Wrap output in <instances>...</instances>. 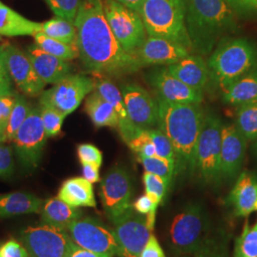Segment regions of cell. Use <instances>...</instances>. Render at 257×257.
<instances>
[{"instance_id": "obj_1", "label": "cell", "mask_w": 257, "mask_h": 257, "mask_svg": "<svg viewBox=\"0 0 257 257\" xmlns=\"http://www.w3.org/2000/svg\"><path fill=\"white\" fill-rule=\"evenodd\" d=\"M74 24L78 57L88 71L119 77L142 68L139 59L126 53L113 36L102 0H81Z\"/></svg>"}, {"instance_id": "obj_2", "label": "cell", "mask_w": 257, "mask_h": 257, "mask_svg": "<svg viewBox=\"0 0 257 257\" xmlns=\"http://www.w3.org/2000/svg\"><path fill=\"white\" fill-rule=\"evenodd\" d=\"M157 128L170 139L175 153V175L193 174L195 148L205 117L200 104L174 103L157 97Z\"/></svg>"}, {"instance_id": "obj_3", "label": "cell", "mask_w": 257, "mask_h": 257, "mask_svg": "<svg viewBox=\"0 0 257 257\" xmlns=\"http://www.w3.org/2000/svg\"><path fill=\"white\" fill-rule=\"evenodd\" d=\"M185 23L193 51L211 55L226 36L237 30V14L224 0H184Z\"/></svg>"}, {"instance_id": "obj_4", "label": "cell", "mask_w": 257, "mask_h": 257, "mask_svg": "<svg viewBox=\"0 0 257 257\" xmlns=\"http://www.w3.org/2000/svg\"><path fill=\"white\" fill-rule=\"evenodd\" d=\"M207 64L212 85L224 92L239 78L257 70V48L247 38L226 37Z\"/></svg>"}, {"instance_id": "obj_5", "label": "cell", "mask_w": 257, "mask_h": 257, "mask_svg": "<svg viewBox=\"0 0 257 257\" xmlns=\"http://www.w3.org/2000/svg\"><path fill=\"white\" fill-rule=\"evenodd\" d=\"M139 15L148 37L169 39L193 51L185 23L184 0H145Z\"/></svg>"}, {"instance_id": "obj_6", "label": "cell", "mask_w": 257, "mask_h": 257, "mask_svg": "<svg viewBox=\"0 0 257 257\" xmlns=\"http://www.w3.org/2000/svg\"><path fill=\"white\" fill-rule=\"evenodd\" d=\"M172 249L179 255H193L211 238V219L199 203H190L179 211L169 229Z\"/></svg>"}, {"instance_id": "obj_7", "label": "cell", "mask_w": 257, "mask_h": 257, "mask_svg": "<svg viewBox=\"0 0 257 257\" xmlns=\"http://www.w3.org/2000/svg\"><path fill=\"white\" fill-rule=\"evenodd\" d=\"M221 120L213 114L205 115L194 156L193 174L205 183L220 181V156L222 143Z\"/></svg>"}, {"instance_id": "obj_8", "label": "cell", "mask_w": 257, "mask_h": 257, "mask_svg": "<svg viewBox=\"0 0 257 257\" xmlns=\"http://www.w3.org/2000/svg\"><path fill=\"white\" fill-rule=\"evenodd\" d=\"M105 17L113 36L128 55L138 58L147 39V32L139 13L115 0H102Z\"/></svg>"}, {"instance_id": "obj_9", "label": "cell", "mask_w": 257, "mask_h": 257, "mask_svg": "<svg viewBox=\"0 0 257 257\" xmlns=\"http://www.w3.org/2000/svg\"><path fill=\"white\" fill-rule=\"evenodd\" d=\"M47 139L40 107L32 108L27 119L12 141L19 164L24 171L32 172L38 168Z\"/></svg>"}, {"instance_id": "obj_10", "label": "cell", "mask_w": 257, "mask_h": 257, "mask_svg": "<svg viewBox=\"0 0 257 257\" xmlns=\"http://www.w3.org/2000/svg\"><path fill=\"white\" fill-rule=\"evenodd\" d=\"M68 232L77 246L102 256L122 257L114 230L96 218L81 216L70 225Z\"/></svg>"}, {"instance_id": "obj_11", "label": "cell", "mask_w": 257, "mask_h": 257, "mask_svg": "<svg viewBox=\"0 0 257 257\" xmlns=\"http://www.w3.org/2000/svg\"><path fill=\"white\" fill-rule=\"evenodd\" d=\"M30 257H67L74 242L68 230L41 223L21 232Z\"/></svg>"}, {"instance_id": "obj_12", "label": "cell", "mask_w": 257, "mask_h": 257, "mask_svg": "<svg viewBox=\"0 0 257 257\" xmlns=\"http://www.w3.org/2000/svg\"><path fill=\"white\" fill-rule=\"evenodd\" d=\"M99 195L104 211L113 223L133 207V184L127 170L115 166L102 178Z\"/></svg>"}, {"instance_id": "obj_13", "label": "cell", "mask_w": 257, "mask_h": 257, "mask_svg": "<svg viewBox=\"0 0 257 257\" xmlns=\"http://www.w3.org/2000/svg\"><path fill=\"white\" fill-rule=\"evenodd\" d=\"M94 89L95 81L92 78L83 74H70L53 88L44 90L39 95V103L50 105L69 115Z\"/></svg>"}, {"instance_id": "obj_14", "label": "cell", "mask_w": 257, "mask_h": 257, "mask_svg": "<svg viewBox=\"0 0 257 257\" xmlns=\"http://www.w3.org/2000/svg\"><path fill=\"white\" fill-rule=\"evenodd\" d=\"M113 230L122 250V257H140L152 230L146 215L135 210L134 205L113 223Z\"/></svg>"}, {"instance_id": "obj_15", "label": "cell", "mask_w": 257, "mask_h": 257, "mask_svg": "<svg viewBox=\"0 0 257 257\" xmlns=\"http://www.w3.org/2000/svg\"><path fill=\"white\" fill-rule=\"evenodd\" d=\"M121 93L131 121L139 128H155L159 122L157 99L138 84L122 86Z\"/></svg>"}, {"instance_id": "obj_16", "label": "cell", "mask_w": 257, "mask_h": 257, "mask_svg": "<svg viewBox=\"0 0 257 257\" xmlns=\"http://www.w3.org/2000/svg\"><path fill=\"white\" fill-rule=\"evenodd\" d=\"M10 76L21 92L29 96H38L45 90L26 52L8 43L3 44Z\"/></svg>"}, {"instance_id": "obj_17", "label": "cell", "mask_w": 257, "mask_h": 257, "mask_svg": "<svg viewBox=\"0 0 257 257\" xmlns=\"http://www.w3.org/2000/svg\"><path fill=\"white\" fill-rule=\"evenodd\" d=\"M248 139L239 131L235 124L222 125L220 178L232 179L238 175L243 165Z\"/></svg>"}, {"instance_id": "obj_18", "label": "cell", "mask_w": 257, "mask_h": 257, "mask_svg": "<svg viewBox=\"0 0 257 257\" xmlns=\"http://www.w3.org/2000/svg\"><path fill=\"white\" fill-rule=\"evenodd\" d=\"M148 82L157 93V97L174 103L200 104L203 92L189 87L170 74L166 68L152 71L147 76Z\"/></svg>"}, {"instance_id": "obj_19", "label": "cell", "mask_w": 257, "mask_h": 257, "mask_svg": "<svg viewBox=\"0 0 257 257\" xmlns=\"http://www.w3.org/2000/svg\"><path fill=\"white\" fill-rule=\"evenodd\" d=\"M190 55V50L172 40L161 37H148L138 53V58L143 66L172 65Z\"/></svg>"}, {"instance_id": "obj_20", "label": "cell", "mask_w": 257, "mask_h": 257, "mask_svg": "<svg viewBox=\"0 0 257 257\" xmlns=\"http://www.w3.org/2000/svg\"><path fill=\"white\" fill-rule=\"evenodd\" d=\"M26 54L38 76L46 85H55L71 74L72 68L69 61L50 55L35 43L27 47Z\"/></svg>"}, {"instance_id": "obj_21", "label": "cell", "mask_w": 257, "mask_h": 257, "mask_svg": "<svg viewBox=\"0 0 257 257\" xmlns=\"http://www.w3.org/2000/svg\"><path fill=\"white\" fill-rule=\"evenodd\" d=\"M228 202L236 216L247 217L255 211L257 203V175L244 171L239 175L231 192L228 196Z\"/></svg>"}, {"instance_id": "obj_22", "label": "cell", "mask_w": 257, "mask_h": 257, "mask_svg": "<svg viewBox=\"0 0 257 257\" xmlns=\"http://www.w3.org/2000/svg\"><path fill=\"white\" fill-rule=\"evenodd\" d=\"M167 70L177 79L199 92L204 91L210 78L208 64L199 55H189L175 64L169 65Z\"/></svg>"}, {"instance_id": "obj_23", "label": "cell", "mask_w": 257, "mask_h": 257, "mask_svg": "<svg viewBox=\"0 0 257 257\" xmlns=\"http://www.w3.org/2000/svg\"><path fill=\"white\" fill-rule=\"evenodd\" d=\"M94 91L98 92L116 110L119 116V125L117 128L122 139L127 143L135 138L142 128L136 126L130 119L119 89L108 78H101L95 82Z\"/></svg>"}, {"instance_id": "obj_24", "label": "cell", "mask_w": 257, "mask_h": 257, "mask_svg": "<svg viewBox=\"0 0 257 257\" xmlns=\"http://www.w3.org/2000/svg\"><path fill=\"white\" fill-rule=\"evenodd\" d=\"M42 23L26 19L0 1V36L8 37L35 36L41 32Z\"/></svg>"}, {"instance_id": "obj_25", "label": "cell", "mask_w": 257, "mask_h": 257, "mask_svg": "<svg viewBox=\"0 0 257 257\" xmlns=\"http://www.w3.org/2000/svg\"><path fill=\"white\" fill-rule=\"evenodd\" d=\"M43 200L33 193L13 192L0 194V218L21 214L39 213Z\"/></svg>"}, {"instance_id": "obj_26", "label": "cell", "mask_w": 257, "mask_h": 257, "mask_svg": "<svg viewBox=\"0 0 257 257\" xmlns=\"http://www.w3.org/2000/svg\"><path fill=\"white\" fill-rule=\"evenodd\" d=\"M82 216L78 208L67 204L58 197L49 198L40 211L41 223L68 230L70 225Z\"/></svg>"}, {"instance_id": "obj_27", "label": "cell", "mask_w": 257, "mask_h": 257, "mask_svg": "<svg viewBox=\"0 0 257 257\" xmlns=\"http://www.w3.org/2000/svg\"><path fill=\"white\" fill-rule=\"evenodd\" d=\"M57 197L74 208L96 207L92 184L84 177H73L65 180L58 191Z\"/></svg>"}, {"instance_id": "obj_28", "label": "cell", "mask_w": 257, "mask_h": 257, "mask_svg": "<svg viewBox=\"0 0 257 257\" xmlns=\"http://www.w3.org/2000/svg\"><path fill=\"white\" fill-rule=\"evenodd\" d=\"M85 110L95 127L118 128L119 116L116 110L96 91L91 92L87 97Z\"/></svg>"}, {"instance_id": "obj_29", "label": "cell", "mask_w": 257, "mask_h": 257, "mask_svg": "<svg viewBox=\"0 0 257 257\" xmlns=\"http://www.w3.org/2000/svg\"><path fill=\"white\" fill-rule=\"evenodd\" d=\"M223 92V101L237 107L257 99V70L242 76Z\"/></svg>"}, {"instance_id": "obj_30", "label": "cell", "mask_w": 257, "mask_h": 257, "mask_svg": "<svg viewBox=\"0 0 257 257\" xmlns=\"http://www.w3.org/2000/svg\"><path fill=\"white\" fill-rule=\"evenodd\" d=\"M41 32L61 42L76 45V27L74 22L68 19L55 17L42 23Z\"/></svg>"}, {"instance_id": "obj_31", "label": "cell", "mask_w": 257, "mask_h": 257, "mask_svg": "<svg viewBox=\"0 0 257 257\" xmlns=\"http://www.w3.org/2000/svg\"><path fill=\"white\" fill-rule=\"evenodd\" d=\"M234 124L248 140H256L257 99L236 107Z\"/></svg>"}, {"instance_id": "obj_32", "label": "cell", "mask_w": 257, "mask_h": 257, "mask_svg": "<svg viewBox=\"0 0 257 257\" xmlns=\"http://www.w3.org/2000/svg\"><path fill=\"white\" fill-rule=\"evenodd\" d=\"M35 44L49 53L50 55H55L58 58H61L66 61H71L78 57V49L76 45H70L59 40L48 37L42 32H38L35 36Z\"/></svg>"}, {"instance_id": "obj_33", "label": "cell", "mask_w": 257, "mask_h": 257, "mask_svg": "<svg viewBox=\"0 0 257 257\" xmlns=\"http://www.w3.org/2000/svg\"><path fill=\"white\" fill-rule=\"evenodd\" d=\"M32 110L29 102L25 96L16 92V102L10 114L8 125L5 132V143L12 142L19 132L20 127L23 125L25 120L27 119L29 113Z\"/></svg>"}, {"instance_id": "obj_34", "label": "cell", "mask_w": 257, "mask_h": 257, "mask_svg": "<svg viewBox=\"0 0 257 257\" xmlns=\"http://www.w3.org/2000/svg\"><path fill=\"white\" fill-rule=\"evenodd\" d=\"M138 160L144 167L148 173L158 175L165 180L170 187L175 175V163L172 160H168L159 156H138Z\"/></svg>"}, {"instance_id": "obj_35", "label": "cell", "mask_w": 257, "mask_h": 257, "mask_svg": "<svg viewBox=\"0 0 257 257\" xmlns=\"http://www.w3.org/2000/svg\"><path fill=\"white\" fill-rule=\"evenodd\" d=\"M234 257H257V222L250 227L248 220L235 240Z\"/></svg>"}, {"instance_id": "obj_36", "label": "cell", "mask_w": 257, "mask_h": 257, "mask_svg": "<svg viewBox=\"0 0 257 257\" xmlns=\"http://www.w3.org/2000/svg\"><path fill=\"white\" fill-rule=\"evenodd\" d=\"M39 107L47 137L50 138L58 136L61 132L65 117L67 115L47 104H39Z\"/></svg>"}, {"instance_id": "obj_37", "label": "cell", "mask_w": 257, "mask_h": 257, "mask_svg": "<svg viewBox=\"0 0 257 257\" xmlns=\"http://www.w3.org/2000/svg\"><path fill=\"white\" fill-rule=\"evenodd\" d=\"M143 183L146 193L158 205L162 202L168 189L170 188L163 178L148 172H145L143 175Z\"/></svg>"}, {"instance_id": "obj_38", "label": "cell", "mask_w": 257, "mask_h": 257, "mask_svg": "<svg viewBox=\"0 0 257 257\" xmlns=\"http://www.w3.org/2000/svg\"><path fill=\"white\" fill-rule=\"evenodd\" d=\"M149 135L156 147V156L172 160L175 163V153L170 139L159 128H149Z\"/></svg>"}, {"instance_id": "obj_39", "label": "cell", "mask_w": 257, "mask_h": 257, "mask_svg": "<svg viewBox=\"0 0 257 257\" xmlns=\"http://www.w3.org/2000/svg\"><path fill=\"white\" fill-rule=\"evenodd\" d=\"M55 17L68 19L74 22L81 0H45Z\"/></svg>"}, {"instance_id": "obj_40", "label": "cell", "mask_w": 257, "mask_h": 257, "mask_svg": "<svg viewBox=\"0 0 257 257\" xmlns=\"http://www.w3.org/2000/svg\"><path fill=\"white\" fill-rule=\"evenodd\" d=\"M133 205L136 211L146 215L148 227L153 231L156 224V210L158 204L155 202L147 193H145L144 195H141Z\"/></svg>"}, {"instance_id": "obj_41", "label": "cell", "mask_w": 257, "mask_h": 257, "mask_svg": "<svg viewBox=\"0 0 257 257\" xmlns=\"http://www.w3.org/2000/svg\"><path fill=\"white\" fill-rule=\"evenodd\" d=\"M16 92L12 95L0 96V143H5V132L11 111L16 102Z\"/></svg>"}, {"instance_id": "obj_42", "label": "cell", "mask_w": 257, "mask_h": 257, "mask_svg": "<svg viewBox=\"0 0 257 257\" xmlns=\"http://www.w3.org/2000/svg\"><path fill=\"white\" fill-rule=\"evenodd\" d=\"M77 156L81 164H94L101 167L102 153L98 148L92 144H80L77 147Z\"/></svg>"}, {"instance_id": "obj_43", "label": "cell", "mask_w": 257, "mask_h": 257, "mask_svg": "<svg viewBox=\"0 0 257 257\" xmlns=\"http://www.w3.org/2000/svg\"><path fill=\"white\" fill-rule=\"evenodd\" d=\"M193 255L194 257H228L224 243L214 236H211L202 248Z\"/></svg>"}, {"instance_id": "obj_44", "label": "cell", "mask_w": 257, "mask_h": 257, "mask_svg": "<svg viewBox=\"0 0 257 257\" xmlns=\"http://www.w3.org/2000/svg\"><path fill=\"white\" fill-rule=\"evenodd\" d=\"M15 157L13 148L0 143V178H8L14 173Z\"/></svg>"}, {"instance_id": "obj_45", "label": "cell", "mask_w": 257, "mask_h": 257, "mask_svg": "<svg viewBox=\"0 0 257 257\" xmlns=\"http://www.w3.org/2000/svg\"><path fill=\"white\" fill-rule=\"evenodd\" d=\"M16 91L13 90V80L7 68L4 45L0 46V96L12 95Z\"/></svg>"}, {"instance_id": "obj_46", "label": "cell", "mask_w": 257, "mask_h": 257, "mask_svg": "<svg viewBox=\"0 0 257 257\" xmlns=\"http://www.w3.org/2000/svg\"><path fill=\"white\" fill-rule=\"evenodd\" d=\"M239 16L257 15V0H224Z\"/></svg>"}, {"instance_id": "obj_47", "label": "cell", "mask_w": 257, "mask_h": 257, "mask_svg": "<svg viewBox=\"0 0 257 257\" xmlns=\"http://www.w3.org/2000/svg\"><path fill=\"white\" fill-rule=\"evenodd\" d=\"M1 257H29L27 249L17 240H9L0 248Z\"/></svg>"}, {"instance_id": "obj_48", "label": "cell", "mask_w": 257, "mask_h": 257, "mask_svg": "<svg viewBox=\"0 0 257 257\" xmlns=\"http://www.w3.org/2000/svg\"><path fill=\"white\" fill-rule=\"evenodd\" d=\"M140 257H166L164 250L159 245L155 235H151L145 248H143Z\"/></svg>"}, {"instance_id": "obj_49", "label": "cell", "mask_w": 257, "mask_h": 257, "mask_svg": "<svg viewBox=\"0 0 257 257\" xmlns=\"http://www.w3.org/2000/svg\"><path fill=\"white\" fill-rule=\"evenodd\" d=\"M99 166L94 164H82L83 177L91 183H96L100 180Z\"/></svg>"}, {"instance_id": "obj_50", "label": "cell", "mask_w": 257, "mask_h": 257, "mask_svg": "<svg viewBox=\"0 0 257 257\" xmlns=\"http://www.w3.org/2000/svg\"><path fill=\"white\" fill-rule=\"evenodd\" d=\"M67 257H105L102 256L100 254L94 253L90 250H87L85 248H81L79 246H77L75 243L74 246L71 248V250L69 251Z\"/></svg>"}, {"instance_id": "obj_51", "label": "cell", "mask_w": 257, "mask_h": 257, "mask_svg": "<svg viewBox=\"0 0 257 257\" xmlns=\"http://www.w3.org/2000/svg\"><path fill=\"white\" fill-rule=\"evenodd\" d=\"M115 1L119 2L122 5L126 6L128 9L140 13L145 0H115Z\"/></svg>"}, {"instance_id": "obj_52", "label": "cell", "mask_w": 257, "mask_h": 257, "mask_svg": "<svg viewBox=\"0 0 257 257\" xmlns=\"http://www.w3.org/2000/svg\"><path fill=\"white\" fill-rule=\"evenodd\" d=\"M254 153H255V154H256V156H257V139H256V141H255V144H254Z\"/></svg>"}, {"instance_id": "obj_53", "label": "cell", "mask_w": 257, "mask_h": 257, "mask_svg": "<svg viewBox=\"0 0 257 257\" xmlns=\"http://www.w3.org/2000/svg\"><path fill=\"white\" fill-rule=\"evenodd\" d=\"M181 257H194V255H191V254H188V255H181Z\"/></svg>"}, {"instance_id": "obj_54", "label": "cell", "mask_w": 257, "mask_h": 257, "mask_svg": "<svg viewBox=\"0 0 257 257\" xmlns=\"http://www.w3.org/2000/svg\"><path fill=\"white\" fill-rule=\"evenodd\" d=\"M255 211H257V203H256V206H255Z\"/></svg>"}, {"instance_id": "obj_55", "label": "cell", "mask_w": 257, "mask_h": 257, "mask_svg": "<svg viewBox=\"0 0 257 257\" xmlns=\"http://www.w3.org/2000/svg\"><path fill=\"white\" fill-rule=\"evenodd\" d=\"M0 40H1V36H0Z\"/></svg>"}, {"instance_id": "obj_56", "label": "cell", "mask_w": 257, "mask_h": 257, "mask_svg": "<svg viewBox=\"0 0 257 257\" xmlns=\"http://www.w3.org/2000/svg\"><path fill=\"white\" fill-rule=\"evenodd\" d=\"M0 257H1V256H0Z\"/></svg>"}, {"instance_id": "obj_57", "label": "cell", "mask_w": 257, "mask_h": 257, "mask_svg": "<svg viewBox=\"0 0 257 257\" xmlns=\"http://www.w3.org/2000/svg\"><path fill=\"white\" fill-rule=\"evenodd\" d=\"M29 257H30V256H29Z\"/></svg>"}]
</instances>
